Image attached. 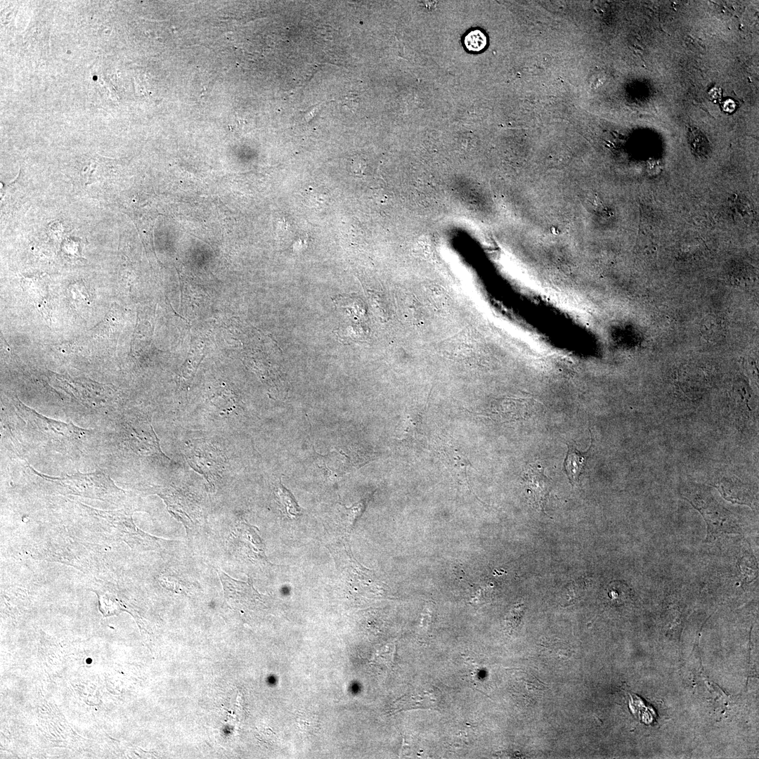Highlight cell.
Here are the masks:
<instances>
[{
    "instance_id": "6da1fadb",
    "label": "cell",
    "mask_w": 759,
    "mask_h": 759,
    "mask_svg": "<svg viewBox=\"0 0 759 759\" xmlns=\"http://www.w3.org/2000/svg\"><path fill=\"white\" fill-rule=\"evenodd\" d=\"M39 477L53 484L61 494H70L100 500H110L121 494L119 488L105 473H77L63 477H53L41 474L28 466Z\"/></svg>"
},
{
    "instance_id": "7a4b0ae2",
    "label": "cell",
    "mask_w": 759,
    "mask_h": 759,
    "mask_svg": "<svg viewBox=\"0 0 759 759\" xmlns=\"http://www.w3.org/2000/svg\"><path fill=\"white\" fill-rule=\"evenodd\" d=\"M15 407L19 415L32 429L40 433L48 441L65 448L77 447L91 432L72 422L65 423L46 417L20 401L17 402Z\"/></svg>"
},
{
    "instance_id": "3957f363",
    "label": "cell",
    "mask_w": 759,
    "mask_h": 759,
    "mask_svg": "<svg viewBox=\"0 0 759 759\" xmlns=\"http://www.w3.org/2000/svg\"><path fill=\"white\" fill-rule=\"evenodd\" d=\"M696 494L685 499L701 513L707 524L705 542H713L725 533H741V528L734 515L712 498Z\"/></svg>"
},
{
    "instance_id": "277c9868",
    "label": "cell",
    "mask_w": 759,
    "mask_h": 759,
    "mask_svg": "<svg viewBox=\"0 0 759 759\" xmlns=\"http://www.w3.org/2000/svg\"><path fill=\"white\" fill-rule=\"evenodd\" d=\"M96 515L110 524L115 536L138 550H156L160 547V539L140 530L134 523L131 514L123 512L100 511L87 507Z\"/></svg>"
},
{
    "instance_id": "5b68a950",
    "label": "cell",
    "mask_w": 759,
    "mask_h": 759,
    "mask_svg": "<svg viewBox=\"0 0 759 759\" xmlns=\"http://www.w3.org/2000/svg\"><path fill=\"white\" fill-rule=\"evenodd\" d=\"M523 481L531 502L543 510L551 487V480L544 474L543 468L530 464L524 473Z\"/></svg>"
},
{
    "instance_id": "8992f818",
    "label": "cell",
    "mask_w": 759,
    "mask_h": 759,
    "mask_svg": "<svg viewBox=\"0 0 759 759\" xmlns=\"http://www.w3.org/2000/svg\"><path fill=\"white\" fill-rule=\"evenodd\" d=\"M124 433L131 448L137 453L143 455H153L160 453L159 441L155 434L153 427L148 429L145 426H134L127 424Z\"/></svg>"
},
{
    "instance_id": "52a82bcc",
    "label": "cell",
    "mask_w": 759,
    "mask_h": 759,
    "mask_svg": "<svg viewBox=\"0 0 759 759\" xmlns=\"http://www.w3.org/2000/svg\"><path fill=\"white\" fill-rule=\"evenodd\" d=\"M592 441L588 450L579 451L575 445L568 443V450L564 461V469L570 484L575 486L579 484L580 476L585 470L588 460L592 453Z\"/></svg>"
},
{
    "instance_id": "ba28073f",
    "label": "cell",
    "mask_w": 759,
    "mask_h": 759,
    "mask_svg": "<svg viewBox=\"0 0 759 759\" xmlns=\"http://www.w3.org/2000/svg\"><path fill=\"white\" fill-rule=\"evenodd\" d=\"M436 705L437 699L434 692L423 691L416 694L404 696L398 701L397 710L434 708Z\"/></svg>"
},
{
    "instance_id": "9c48e42d",
    "label": "cell",
    "mask_w": 759,
    "mask_h": 759,
    "mask_svg": "<svg viewBox=\"0 0 759 759\" xmlns=\"http://www.w3.org/2000/svg\"><path fill=\"white\" fill-rule=\"evenodd\" d=\"M279 500L281 505L286 511V514L291 518H295L300 514V509L297 504L292 495L280 483L277 490Z\"/></svg>"
},
{
    "instance_id": "30bf717a",
    "label": "cell",
    "mask_w": 759,
    "mask_h": 759,
    "mask_svg": "<svg viewBox=\"0 0 759 759\" xmlns=\"http://www.w3.org/2000/svg\"><path fill=\"white\" fill-rule=\"evenodd\" d=\"M688 141L695 154L703 156L709 151L706 138L701 131L695 129L689 131Z\"/></svg>"
},
{
    "instance_id": "8fae6325",
    "label": "cell",
    "mask_w": 759,
    "mask_h": 759,
    "mask_svg": "<svg viewBox=\"0 0 759 759\" xmlns=\"http://www.w3.org/2000/svg\"><path fill=\"white\" fill-rule=\"evenodd\" d=\"M465 44L469 51H479L486 46V37L480 30L471 31L465 37Z\"/></svg>"
},
{
    "instance_id": "7c38bea8",
    "label": "cell",
    "mask_w": 759,
    "mask_h": 759,
    "mask_svg": "<svg viewBox=\"0 0 759 759\" xmlns=\"http://www.w3.org/2000/svg\"><path fill=\"white\" fill-rule=\"evenodd\" d=\"M585 590V583L580 580H576L571 583L569 586L565 589V592L563 594L564 599L568 602H571L576 599L580 597Z\"/></svg>"
},
{
    "instance_id": "4fadbf2b",
    "label": "cell",
    "mask_w": 759,
    "mask_h": 759,
    "mask_svg": "<svg viewBox=\"0 0 759 759\" xmlns=\"http://www.w3.org/2000/svg\"><path fill=\"white\" fill-rule=\"evenodd\" d=\"M523 613L524 608L521 607V605H518L511 611L510 616L507 618V624L510 625L512 629L519 624Z\"/></svg>"
}]
</instances>
